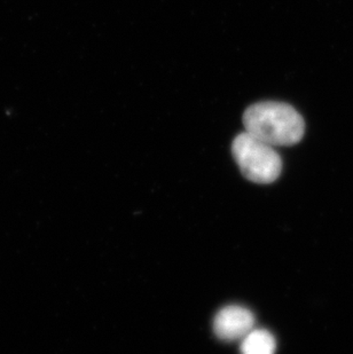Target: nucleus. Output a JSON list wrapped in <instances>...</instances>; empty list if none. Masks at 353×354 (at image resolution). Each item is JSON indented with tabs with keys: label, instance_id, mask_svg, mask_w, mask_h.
I'll use <instances>...</instances> for the list:
<instances>
[{
	"label": "nucleus",
	"instance_id": "nucleus-1",
	"mask_svg": "<svg viewBox=\"0 0 353 354\" xmlns=\"http://www.w3.org/2000/svg\"><path fill=\"white\" fill-rule=\"evenodd\" d=\"M244 124L246 132L272 147L298 144L305 132L302 115L290 104L275 101L250 106Z\"/></svg>",
	"mask_w": 353,
	"mask_h": 354
},
{
	"label": "nucleus",
	"instance_id": "nucleus-2",
	"mask_svg": "<svg viewBox=\"0 0 353 354\" xmlns=\"http://www.w3.org/2000/svg\"><path fill=\"white\" fill-rule=\"evenodd\" d=\"M232 153L248 180L256 184H271L280 177L282 160L270 145L248 132L239 134L232 145Z\"/></svg>",
	"mask_w": 353,
	"mask_h": 354
},
{
	"label": "nucleus",
	"instance_id": "nucleus-3",
	"mask_svg": "<svg viewBox=\"0 0 353 354\" xmlns=\"http://www.w3.org/2000/svg\"><path fill=\"white\" fill-rule=\"evenodd\" d=\"M253 329H255V315L240 305L221 308L213 320V331L221 341H241Z\"/></svg>",
	"mask_w": 353,
	"mask_h": 354
},
{
	"label": "nucleus",
	"instance_id": "nucleus-4",
	"mask_svg": "<svg viewBox=\"0 0 353 354\" xmlns=\"http://www.w3.org/2000/svg\"><path fill=\"white\" fill-rule=\"evenodd\" d=\"M241 354H275L277 342L265 329H253L241 339Z\"/></svg>",
	"mask_w": 353,
	"mask_h": 354
}]
</instances>
